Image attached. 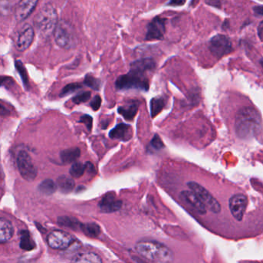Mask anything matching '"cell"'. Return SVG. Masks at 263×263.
<instances>
[{"mask_svg":"<svg viewBox=\"0 0 263 263\" xmlns=\"http://www.w3.org/2000/svg\"><path fill=\"white\" fill-rule=\"evenodd\" d=\"M81 150L78 148H67L63 150L60 153L61 161L64 164H70L78 159L81 156Z\"/></svg>","mask_w":263,"mask_h":263,"instance_id":"obj_19","label":"cell"},{"mask_svg":"<svg viewBox=\"0 0 263 263\" xmlns=\"http://www.w3.org/2000/svg\"><path fill=\"white\" fill-rule=\"evenodd\" d=\"M84 84L88 88H91L94 90H99L101 89V82L99 79L96 78L90 74L88 75L84 78Z\"/></svg>","mask_w":263,"mask_h":263,"instance_id":"obj_30","label":"cell"},{"mask_svg":"<svg viewBox=\"0 0 263 263\" xmlns=\"http://www.w3.org/2000/svg\"><path fill=\"white\" fill-rule=\"evenodd\" d=\"M208 47L212 55L220 59L232 51V41L225 35L217 34L212 37Z\"/></svg>","mask_w":263,"mask_h":263,"instance_id":"obj_7","label":"cell"},{"mask_svg":"<svg viewBox=\"0 0 263 263\" xmlns=\"http://www.w3.org/2000/svg\"><path fill=\"white\" fill-rule=\"evenodd\" d=\"M133 135V130L131 125L127 124H120L113 128L109 133V137L111 139H117L120 141H128Z\"/></svg>","mask_w":263,"mask_h":263,"instance_id":"obj_16","label":"cell"},{"mask_svg":"<svg viewBox=\"0 0 263 263\" xmlns=\"http://www.w3.org/2000/svg\"><path fill=\"white\" fill-rule=\"evenodd\" d=\"M151 145H152L153 149H156V150H160V149H162L165 147L162 141H161V139L160 138L159 136L157 135V134L153 136L152 141H151Z\"/></svg>","mask_w":263,"mask_h":263,"instance_id":"obj_33","label":"cell"},{"mask_svg":"<svg viewBox=\"0 0 263 263\" xmlns=\"http://www.w3.org/2000/svg\"><path fill=\"white\" fill-rule=\"evenodd\" d=\"M122 206V201L116 199L114 196L108 194L103 197L99 203V208L101 212L105 213H111L120 210Z\"/></svg>","mask_w":263,"mask_h":263,"instance_id":"obj_14","label":"cell"},{"mask_svg":"<svg viewBox=\"0 0 263 263\" xmlns=\"http://www.w3.org/2000/svg\"><path fill=\"white\" fill-rule=\"evenodd\" d=\"M58 223L62 226L68 227L72 229H77V228L81 229V224L78 222L76 219L69 217L59 218Z\"/></svg>","mask_w":263,"mask_h":263,"instance_id":"obj_27","label":"cell"},{"mask_svg":"<svg viewBox=\"0 0 263 263\" xmlns=\"http://www.w3.org/2000/svg\"><path fill=\"white\" fill-rule=\"evenodd\" d=\"M138 104L135 103V104H130L127 106L119 107L117 111L121 115L125 117L127 121H132L138 111Z\"/></svg>","mask_w":263,"mask_h":263,"instance_id":"obj_21","label":"cell"},{"mask_svg":"<svg viewBox=\"0 0 263 263\" xmlns=\"http://www.w3.org/2000/svg\"><path fill=\"white\" fill-rule=\"evenodd\" d=\"M168 5H172V6H181L183 4H185L184 1H172V2H168Z\"/></svg>","mask_w":263,"mask_h":263,"instance_id":"obj_39","label":"cell"},{"mask_svg":"<svg viewBox=\"0 0 263 263\" xmlns=\"http://www.w3.org/2000/svg\"><path fill=\"white\" fill-rule=\"evenodd\" d=\"M75 239L72 235L64 231L55 230L49 233L47 237L48 245L57 250H65L71 246Z\"/></svg>","mask_w":263,"mask_h":263,"instance_id":"obj_9","label":"cell"},{"mask_svg":"<svg viewBox=\"0 0 263 263\" xmlns=\"http://www.w3.org/2000/svg\"><path fill=\"white\" fill-rule=\"evenodd\" d=\"M260 64H261L262 66H263V60H261V61H260Z\"/></svg>","mask_w":263,"mask_h":263,"instance_id":"obj_41","label":"cell"},{"mask_svg":"<svg viewBox=\"0 0 263 263\" xmlns=\"http://www.w3.org/2000/svg\"><path fill=\"white\" fill-rule=\"evenodd\" d=\"M72 263H102V260L94 252H84L76 256Z\"/></svg>","mask_w":263,"mask_h":263,"instance_id":"obj_20","label":"cell"},{"mask_svg":"<svg viewBox=\"0 0 263 263\" xmlns=\"http://www.w3.org/2000/svg\"><path fill=\"white\" fill-rule=\"evenodd\" d=\"M13 235V227L10 221L5 219L0 220V241L1 243L9 241Z\"/></svg>","mask_w":263,"mask_h":263,"instance_id":"obj_18","label":"cell"},{"mask_svg":"<svg viewBox=\"0 0 263 263\" xmlns=\"http://www.w3.org/2000/svg\"><path fill=\"white\" fill-rule=\"evenodd\" d=\"M79 121L86 125L87 128H88L89 132L91 131L92 127H93V118H92L91 116L88 115V114L83 115Z\"/></svg>","mask_w":263,"mask_h":263,"instance_id":"obj_34","label":"cell"},{"mask_svg":"<svg viewBox=\"0 0 263 263\" xmlns=\"http://www.w3.org/2000/svg\"><path fill=\"white\" fill-rule=\"evenodd\" d=\"M188 186L190 188L192 192H194L195 194L199 197V199L205 205L207 209L216 214L221 212V205L219 201L204 187L195 181L188 182Z\"/></svg>","mask_w":263,"mask_h":263,"instance_id":"obj_6","label":"cell"},{"mask_svg":"<svg viewBox=\"0 0 263 263\" xmlns=\"http://www.w3.org/2000/svg\"><path fill=\"white\" fill-rule=\"evenodd\" d=\"M56 183L51 179H46L43 181L39 185L38 189L42 194L50 196L57 190Z\"/></svg>","mask_w":263,"mask_h":263,"instance_id":"obj_25","label":"cell"},{"mask_svg":"<svg viewBox=\"0 0 263 263\" xmlns=\"http://www.w3.org/2000/svg\"><path fill=\"white\" fill-rule=\"evenodd\" d=\"M35 26L44 37L50 36L55 31L57 24V13L50 4H46L39 11L34 19Z\"/></svg>","mask_w":263,"mask_h":263,"instance_id":"obj_4","label":"cell"},{"mask_svg":"<svg viewBox=\"0 0 263 263\" xmlns=\"http://www.w3.org/2000/svg\"><path fill=\"white\" fill-rule=\"evenodd\" d=\"M181 197L188 205L194 208L195 210L199 213L204 215L206 212L207 208L205 205L201 202L199 197H197L194 192L192 191H184L181 193Z\"/></svg>","mask_w":263,"mask_h":263,"instance_id":"obj_15","label":"cell"},{"mask_svg":"<svg viewBox=\"0 0 263 263\" xmlns=\"http://www.w3.org/2000/svg\"><path fill=\"white\" fill-rule=\"evenodd\" d=\"M9 112L6 109H5V108H4L3 105H1V115L2 116H5V115H8L9 114Z\"/></svg>","mask_w":263,"mask_h":263,"instance_id":"obj_40","label":"cell"},{"mask_svg":"<svg viewBox=\"0 0 263 263\" xmlns=\"http://www.w3.org/2000/svg\"><path fill=\"white\" fill-rule=\"evenodd\" d=\"M57 185L60 190L64 193H69L73 190L75 187V183L71 177L66 175H62L57 178Z\"/></svg>","mask_w":263,"mask_h":263,"instance_id":"obj_22","label":"cell"},{"mask_svg":"<svg viewBox=\"0 0 263 263\" xmlns=\"http://www.w3.org/2000/svg\"><path fill=\"white\" fill-rule=\"evenodd\" d=\"M17 167L21 176L28 181H32L37 175V170L29 153L25 151H21L17 158Z\"/></svg>","mask_w":263,"mask_h":263,"instance_id":"obj_8","label":"cell"},{"mask_svg":"<svg viewBox=\"0 0 263 263\" xmlns=\"http://www.w3.org/2000/svg\"><path fill=\"white\" fill-rule=\"evenodd\" d=\"M115 86L118 90H140L148 91L149 81L146 73L131 69L127 74L117 77Z\"/></svg>","mask_w":263,"mask_h":263,"instance_id":"obj_3","label":"cell"},{"mask_svg":"<svg viewBox=\"0 0 263 263\" xmlns=\"http://www.w3.org/2000/svg\"><path fill=\"white\" fill-rule=\"evenodd\" d=\"M34 39V30L33 27L26 25L19 33L16 41V47L19 51L23 52L31 46Z\"/></svg>","mask_w":263,"mask_h":263,"instance_id":"obj_12","label":"cell"},{"mask_svg":"<svg viewBox=\"0 0 263 263\" xmlns=\"http://www.w3.org/2000/svg\"><path fill=\"white\" fill-rule=\"evenodd\" d=\"M101 103H102L101 97L99 95L95 96V97H93L91 102H90V108H91L94 111H97V110H98L99 109H100V108H101Z\"/></svg>","mask_w":263,"mask_h":263,"instance_id":"obj_35","label":"cell"},{"mask_svg":"<svg viewBox=\"0 0 263 263\" xmlns=\"http://www.w3.org/2000/svg\"><path fill=\"white\" fill-rule=\"evenodd\" d=\"M166 20L161 17H155L153 21L148 24L147 30L146 41H157L162 40L165 36L166 27H165Z\"/></svg>","mask_w":263,"mask_h":263,"instance_id":"obj_10","label":"cell"},{"mask_svg":"<svg viewBox=\"0 0 263 263\" xmlns=\"http://www.w3.org/2000/svg\"><path fill=\"white\" fill-rule=\"evenodd\" d=\"M258 35L260 40L263 41V21H262L258 26Z\"/></svg>","mask_w":263,"mask_h":263,"instance_id":"obj_36","label":"cell"},{"mask_svg":"<svg viewBox=\"0 0 263 263\" xmlns=\"http://www.w3.org/2000/svg\"><path fill=\"white\" fill-rule=\"evenodd\" d=\"M86 170V166L81 162H75L73 164L71 168L69 169V175L72 177L79 178L83 176L84 172Z\"/></svg>","mask_w":263,"mask_h":263,"instance_id":"obj_29","label":"cell"},{"mask_svg":"<svg viewBox=\"0 0 263 263\" xmlns=\"http://www.w3.org/2000/svg\"><path fill=\"white\" fill-rule=\"evenodd\" d=\"M85 166H86V169L88 170V172L93 173V172H94V167H93V165H92L91 163L87 162Z\"/></svg>","mask_w":263,"mask_h":263,"instance_id":"obj_38","label":"cell"},{"mask_svg":"<svg viewBox=\"0 0 263 263\" xmlns=\"http://www.w3.org/2000/svg\"><path fill=\"white\" fill-rule=\"evenodd\" d=\"M262 117L260 113L252 107H243L236 116L235 130L238 137L249 139L261 131Z\"/></svg>","mask_w":263,"mask_h":263,"instance_id":"obj_1","label":"cell"},{"mask_svg":"<svg viewBox=\"0 0 263 263\" xmlns=\"http://www.w3.org/2000/svg\"><path fill=\"white\" fill-rule=\"evenodd\" d=\"M37 1L27 0V1H21L17 4L15 9V17L17 21H23L29 17L34 9L37 7Z\"/></svg>","mask_w":263,"mask_h":263,"instance_id":"obj_13","label":"cell"},{"mask_svg":"<svg viewBox=\"0 0 263 263\" xmlns=\"http://www.w3.org/2000/svg\"><path fill=\"white\" fill-rule=\"evenodd\" d=\"M90 97H91V93L90 91L84 92L82 93H79L73 97V101L74 104H81L89 101Z\"/></svg>","mask_w":263,"mask_h":263,"instance_id":"obj_32","label":"cell"},{"mask_svg":"<svg viewBox=\"0 0 263 263\" xmlns=\"http://www.w3.org/2000/svg\"><path fill=\"white\" fill-rule=\"evenodd\" d=\"M21 236V242L20 245L23 250L31 251L36 248V244L33 241V238L26 230H22L20 233Z\"/></svg>","mask_w":263,"mask_h":263,"instance_id":"obj_23","label":"cell"},{"mask_svg":"<svg viewBox=\"0 0 263 263\" xmlns=\"http://www.w3.org/2000/svg\"><path fill=\"white\" fill-rule=\"evenodd\" d=\"M55 41L60 47L69 49L76 45V37L73 28L65 21H61L57 24L54 31Z\"/></svg>","mask_w":263,"mask_h":263,"instance_id":"obj_5","label":"cell"},{"mask_svg":"<svg viewBox=\"0 0 263 263\" xmlns=\"http://www.w3.org/2000/svg\"><path fill=\"white\" fill-rule=\"evenodd\" d=\"M155 66V61L152 58L140 59L131 64V69L145 73L152 71Z\"/></svg>","mask_w":263,"mask_h":263,"instance_id":"obj_17","label":"cell"},{"mask_svg":"<svg viewBox=\"0 0 263 263\" xmlns=\"http://www.w3.org/2000/svg\"><path fill=\"white\" fill-rule=\"evenodd\" d=\"M136 251L147 260L156 263H172L174 253L168 247L158 241L143 240L136 244Z\"/></svg>","mask_w":263,"mask_h":263,"instance_id":"obj_2","label":"cell"},{"mask_svg":"<svg viewBox=\"0 0 263 263\" xmlns=\"http://www.w3.org/2000/svg\"><path fill=\"white\" fill-rule=\"evenodd\" d=\"M15 66H16L17 72L22 79L24 86L26 87V88H29V78H28V73L26 67L23 66V64L21 61H16Z\"/></svg>","mask_w":263,"mask_h":263,"instance_id":"obj_28","label":"cell"},{"mask_svg":"<svg viewBox=\"0 0 263 263\" xmlns=\"http://www.w3.org/2000/svg\"><path fill=\"white\" fill-rule=\"evenodd\" d=\"M248 205V197L243 194L232 196L229 200V208L233 217L238 221H241L245 214Z\"/></svg>","mask_w":263,"mask_h":263,"instance_id":"obj_11","label":"cell"},{"mask_svg":"<svg viewBox=\"0 0 263 263\" xmlns=\"http://www.w3.org/2000/svg\"><path fill=\"white\" fill-rule=\"evenodd\" d=\"M255 13L258 16H263V6H256L253 8Z\"/></svg>","mask_w":263,"mask_h":263,"instance_id":"obj_37","label":"cell"},{"mask_svg":"<svg viewBox=\"0 0 263 263\" xmlns=\"http://www.w3.org/2000/svg\"><path fill=\"white\" fill-rule=\"evenodd\" d=\"M81 230L87 236H90V237H97L101 232V229H100L99 225L94 224V223H88L85 225H81Z\"/></svg>","mask_w":263,"mask_h":263,"instance_id":"obj_26","label":"cell"},{"mask_svg":"<svg viewBox=\"0 0 263 263\" xmlns=\"http://www.w3.org/2000/svg\"><path fill=\"white\" fill-rule=\"evenodd\" d=\"M82 88V84L79 83H71L64 87L61 93V97H65L69 95L70 93H74Z\"/></svg>","mask_w":263,"mask_h":263,"instance_id":"obj_31","label":"cell"},{"mask_svg":"<svg viewBox=\"0 0 263 263\" xmlns=\"http://www.w3.org/2000/svg\"><path fill=\"white\" fill-rule=\"evenodd\" d=\"M165 106V101L161 97H153L150 102L151 116L155 117Z\"/></svg>","mask_w":263,"mask_h":263,"instance_id":"obj_24","label":"cell"}]
</instances>
